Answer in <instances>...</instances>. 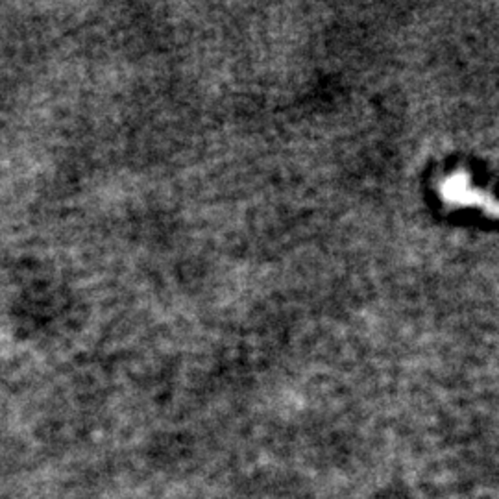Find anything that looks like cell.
<instances>
[{
    "label": "cell",
    "instance_id": "obj_1",
    "mask_svg": "<svg viewBox=\"0 0 499 499\" xmlns=\"http://www.w3.org/2000/svg\"><path fill=\"white\" fill-rule=\"evenodd\" d=\"M444 196L455 203H471V205L485 203L481 192L471 187L466 176H451L444 185Z\"/></svg>",
    "mask_w": 499,
    "mask_h": 499
}]
</instances>
